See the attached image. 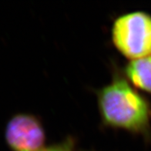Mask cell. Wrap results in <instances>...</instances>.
<instances>
[{
  "instance_id": "obj_5",
  "label": "cell",
  "mask_w": 151,
  "mask_h": 151,
  "mask_svg": "<svg viewBox=\"0 0 151 151\" xmlns=\"http://www.w3.org/2000/svg\"><path fill=\"white\" fill-rule=\"evenodd\" d=\"M74 148L75 146L73 139L67 138L63 141L46 147L42 151H74Z\"/></svg>"
},
{
  "instance_id": "obj_4",
  "label": "cell",
  "mask_w": 151,
  "mask_h": 151,
  "mask_svg": "<svg viewBox=\"0 0 151 151\" xmlns=\"http://www.w3.org/2000/svg\"><path fill=\"white\" fill-rule=\"evenodd\" d=\"M123 74L134 87L151 95V56L129 60Z\"/></svg>"
},
{
  "instance_id": "obj_2",
  "label": "cell",
  "mask_w": 151,
  "mask_h": 151,
  "mask_svg": "<svg viewBox=\"0 0 151 151\" xmlns=\"http://www.w3.org/2000/svg\"><path fill=\"white\" fill-rule=\"evenodd\" d=\"M111 39L116 49L130 60L151 56V14L133 11L113 21Z\"/></svg>"
},
{
  "instance_id": "obj_3",
  "label": "cell",
  "mask_w": 151,
  "mask_h": 151,
  "mask_svg": "<svg viewBox=\"0 0 151 151\" xmlns=\"http://www.w3.org/2000/svg\"><path fill=\"white\" fill-rule=\"evenodd\" d=\"M5 138L12 151H42L46 136L42 123L36 116L18 113L9 120Z\"/></svg>"
},
{
  "instance_id": "obj_1",
  "label": "cell",
  "mask_w": 151,
  "mask_h": 151,
  "mask_svg": "<svg viewBox=\"0 0 151 151\" xmlns=\"http://www.w3.org/2000/svg\"><path fill=\"white\" fill-rule=\"evenodd\" d=\"M96 95L104 125L147 139L151 137L150 103L121 74L115 73Z\"/></svg>"
}]
</instances>
